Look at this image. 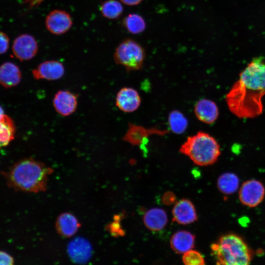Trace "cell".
Listing matches in <instances>:
<instances>
[{"label": "cell", "mask_w": 265, "mask_h": 265, "mask_svg": "<svg viewBox=\"0 0 265 265\" xmlns=\"http://www.w3.org/2000/svg\"><path fill=\"white\" fill-rule=\"evenodd\" d=\"M265 61L254 58L240 73L238 80L225 96L230 111L239 118H254L264 109Z\"/></svg>", "instance_id": "6da1fadb"}, {"label": "cell", "mask_w": 265, "mask_h": 265, "mask_svg": "<svg viewBox=\"0 0 265 265\" xmlns=\"http://www.w3.org/2000/svg\"><path fill=\"white\" fill-rule=\"evenodd\" d=\"M53 169L32 159H22L5 173L9 186L16 190L39 192L46 190Z\"/></svg>", "instance_id": "7a4b0ae2"}, {"label": "cell", "mask_w": 265, "mask_h": 265, "mask_svg": "<svg viewBox=\"0 0 265 265\" xmlns=\"http://www.w3.org/2000/svg\"><path fill=\"white\" fill-rule=\"evenodd\" d=\"M216 265H250L252 252L243 239L233 233L222 236L211 245Z\"/></svg>", "instance_id": "3957f363"}, {"label": "cell", "mask_w": 265, "mask_h": 265, "mask_svg": "<svg viewBox=\"0 0 265 265\" xmlns=\"http://www.w3.org/2000/svg\"><path fill=\"white\" fill-rule=\"evenodd\" d=\"M180 152L200 166L215 163L220 154V146L210 134L202 131L187 137L182 145Z\"/></svg>", "instance_id": "277c9868"}, {"label": "cell", "mask_w": 265, "mask_h": 265, "mask_svg": "<svg viewBox=\"0 0 265 265\" xmlns=\"http://www.w3.org/2000/svg\"><path fill=\"white\" fill-rule=\"evenodd\" d=\"M113 58L115 63L122 66L127 71H138L143 66L145 52L136 41L128 38L116 47Z\"/></svg>", "instance_id": "5b68a950"}, {"label": "cell", "mask_w": 265, "mask_h": 265, "mask_svg": "<svg viewBox=\"0 0 265 265\" xmlns=\"http://www.w3.org/2000/svg\"><path fill=\"white\" fill-rule=\"evenodd\" d=\"M265 196L264 185L255 179H250L243 183L238 191L240 202L250 208L258 206L262 202Z\"/></svg>", "instance_id": "8992f818"}, {"label": "cell", "mask_w": 265, "mask_h": 265, "mask_svg": "<svg viewBox=\"0 0 265 265\" xmlns=\"http://www.w3.org/2000/svg\"><path fill=\"white\" fill-rule=\"evenodd\" d=\"M38 50V45L35 38L28 34L18 36L13 41L12 51L14 55L21 61L29 60L33 58Z\"/></svg>", "instance_id": "52a82bcc"}, {"label": "cell", "mask_w": 265, "mask_h": 265, "mask_svg": "<svg viewBox=\"0 0 265 265\" xmlns=\"http://www.w3.org/2000/svg\"><path fill=\"white\" fill-rule=\"evenodd\" d=\"M73 24L69 13L60 9L51 11L45 19V26L48 30L55 35H60L67 32Z\"/></svg>", "instance_id": "ba28073f"}, {"label": "cell", "mask_w": 265, "mask_h": 265, "mask_svg": "<svg viewBox=\"0 0 265 265\" xmlns=\"http://www.w3.org/2000/svg\"><path fill=\"white\" fill-rule=\"evenodd\" d=\"M67 253L72 262L77 264H84L90 259L92 254L91 244L82 237H77L67 246Z\"/></svg>", "instance_id": "9c48e42d"}, {"label": "cell", "mask_w": 265, "mask_h": 265, "mask_svg": "<svg viewBox=\"0 0 265 265\" xmlns=\"http://www.w3.org/2000/svg\"><path fill=\"white\" fill-rule=\"evenodd\" d=\"M33 78L37 80H56L65 74L63 64L57 60H46L38 65L32 71Z\"/></svg>", "instance_id": "30bf717a"}, {"label": "cell", "mask_w": 265, "mask_h": 265, "mask_svg": "<svg viewBox=\"0 0 265 265\" xmlns=\"http://www.w3.org/2000/svg\"><path fill=\"white\" fill-rule=\"evenodd\" d=\"M141 97L136 90L129 87L122 88L117 92L115 104L121 111L130 113L136 110L140 106Z\"/></svg>", "instance_id": "8fae6325"}, {"label": "cell", "mask_w": 265, "mask_h": 265, "mask_svg": "<svg viewBox=\"0 0 265 265\" xmlns=\"http://www.w3.org/2000/svg\"><path fill=\"white\" fill-rule=\"evenodd\" d=\"M53 106L56 111L63 116H68L76 110L78 95L67 90H60L53 98Z\"/></svg>", "instance_id": "7c38bea8"}, {"label": "cell", "mask_w": 265, "mask_h": 265, "mask_svg": "<svg viewBox=\"0 0 265 265\" xmlns=\"http://www.w3.org/2000/svg\"><path fill=\"white\" fill-rule=\"evenodd\" d=\"M173 220L179 224L186 225L195 222L197 215L193 203L183 199L177 202L172 210Z\"/></svg>", "instance_id": "4fadbf2b"}, {"label": "cell", "mask_w": 265, "mask_h": 265, "mask_svg": "<svg viewBox=\"0 0 265 265\" xmlns=\"http://www.w3.org/2000/svg\"><path fill=\"white\" fill-rule=\"evenodd\" d=\"M168 132L156 128H146L140 125L129 123L128 129L123 137V140L132 145H139L153 134L163 135Z\"/></svg>", "instance_id": "5bb4252c"}, {"label": "cell", "mask_w": 265, "mask_h": 265, "mask_svg": "<svg viewBox=\"0 0 265 265\" xmlns=\"http://www.w3.org/2000/svg\"><path fill=\"white\" fill-rule=\"evenodd\" d=\"M194 112L198 120L207 124L213 123L219 115L217 105L208 99L198 100L194 105Z\"/></svg>", "instance_id": "9a60e30c"}, {"label": "cell", "mask_w": 265, "mask_h": 265, "mask_svg": "<svg viewBox=\"0 0 265 265\" xmlns=\"http://www.w3.org/2000/svg\"><path fill=\"white\" fill-rule=\"evenodd\" d=\"M22 74L19 67L11 62L0 66V84L8 88L17 85L21 81Z\"/></svg>", "instance_id": "2e32d148"}, {"label": "cell", "mask_w": 265, "mask_h": 265, "mask_svg": "<svg viewBox=\"0 0 265 265\" xmlns=\"http://www.w3.org/2000/svg\"><path fill=\"white\" fill-rule=\"evenodd\" d=\"M80 223L76 217L69 212L61 214L56 222V229L58 233L65 238L74 235L80 227Z\"/></svg>", "instance_id": "e0dca14e"}, {"label": "cell", "mask_w": 265, "mask_h": 265, "mask_svg": "<svg viewBox=\"0 0 265 265\" xmlns=\"http://www.w3.org/2000/svg\"><path fill=\"white\" fill-rule=\"evenodd\" d=\"M195 237L188 231L181 230L173 234L170 239V245L178 254L185 253L194 247Z\"/></svg>", "instance_id": "ac0fdd59"}, {"label": "cell", "mask_w": 265, "mask_h": 265, "mask_svg": "<svg viewBox=\"0 0 265 265\" xmlns=\"http://www.w3.org/2000/svg\"><path fill=\"white\" fill-rule=\"evenodd\" d=\"M168 221L166 212L160 208H152L148 210L143 216L146 227L153 231H158L164 228Z\"/></svg>", "instance_id": "d6986e66"}, {"label": "cell", "mask_w": 265, "mask_h": 265, "mask_svg": "<svg viewBox=\"0 0 265 265\" xmlns=\"http://www.w3.org/2000/svg\"><path fill=\"white\" fill-rule=\"evenodd\" d=\"M239 180L234 173H224L218 178L217 185L220 192L225 194L235 193L238 188Z\"/></svg>", "instance_id": "ffe728a7"}, {"label": "cell", "mask_w": 265, "mask_h": 265, "mask_svg": "<svg viewBox=\"0 0 265 265\" xmlns=\"http://www.w3.org/2000/svg\"><path fill=\"white\" fill-rule=\"evenodd\" d=\"M16 128L12 119L7 115L0 120V148L5 147L14 138Z\"/></svg>", "instance_id": "44dd1931"}, {"label": "cell", "mask_w": 265, "mask_h": 265, "mask_svg": "<svg viewBox=\"0 0 265 265\" xmlns=\"http://www.w3.org/2000/svg\"><path fill=\"white\" fill-rule=\"evenodd\" d=\"M168 123L171 131L176 134L184 133L188 127V121L186 117L180 111L172 110L168 116Z\"/></svg>", "instance_id": "7402d4cb"}, {"label": "cell", "mask_w": 265, "mask_h": 265, "mask_svg": "<svg viewBox=\"0 0 265 265\" xmlns=\"http://www.w3.org/2000/svg\"><path fill=\"white\" fill-rule=\"evenodd\" d=\"M123 25L129 32L134 34L142 32L146 27L144 18L136 13L127 15L123 20Z\"/></svg>", "instance_id": "603a6c76"}, {"label": "cell", "mask_w": 265, "mask_h": 265, "mask_svg": "<svg viewBox=\"0 0 265 265\" xmlns=\"http://www.w3.org/2000/svg\"><path fill=\"white\" fill-rule=\"evenodd\" d=\"M100 9L104 17L108 19H115L122 14L124 9L119 1L107 0L102 4Z\"/></svg>", "instance_id": "cb8c5ba5"}, {"label": "cell", "mask_w": 265, "mask_h": 265, "mask_svg": "<svg viewBox=\"0 0 265 265\" xmlns=\"http://www.w3.org/2000/svg\"><path fill=\"white\" fill-rule=\"evenodd\" d=\"M184 265H205V262L202 254L198 251L190 250L183 256Z\"/></svg>", "instance_id": "d4e9b609"}, {"label": "cell", "mask_w": 265, "mask_h": 265, "mask_svg": "<svg viewBox=\"0 0 265 265\" xmlns=\"http://www.w3.org/2000/svg\"><path fill=\"white\" fill-rule=\"evenodd\" d=\"M9 45V39L7 35L0 31V54L6 52Z\"/></svg>", "instance_id": "484cf974"}, {"label": "cell", "mask_w": 265, "mask_h": 265, "mask_svg": "<svg viewBox=\"0 0 265 265\" xmlns=\"http://www.w3.org/2000/svg\"><path fill=\"white\" fill-rule=\"evenodd\" d=\"M108 230L111 235L115 237L124 236V231L122 229L118 221H115L108 227Z\"/></svg>", "instance_id": "4316f807"}, {"label": "cell", "mask_w": 265, "mask_h": 265, "mask_svg": "<svg viewBox=\"0 0 265 265\" xmlns=\"http://www.w3.org/2000/svg\"><path fill=\"white\" fill-rule=\"evenodd\" d=\"M0 265H14L13 258L6 252L0 251Z\"/></svg>", "instance_id": "83f0119b"}, {"label": "cell", "mask_w": 265, "mask_h": 265, "mask_svg": "<svg viewBox=\"0 0 265 265\" xmlns=\"http://www.w3.org/2000/svg\"><path fill=\"white\" fill-rule=\"evenodd\" d=\"M143 0H119L121 2L129 6H134L140 3Z\"/></svg>", "instance_id": "f1b7e54d"}, {"label": "cell", "mask_w": 265, "mask_h": 265, "mask_svg": "<svg viewBox=\"0 0 265 265\" xmlns=\"http://www.w3.org/2000/svg\"><path fill=\"white\" fill-rule=\"evenodd\" d=\"M44 0H30V4L31 6L38 5Z\"/></svg>", "instance_id": "f546056e"}, {"label": "cell", "mask_w": 265, "mask_h": 265, "mask_svg": "<svg viewBox=\"0 0 265 265\" xmlns=\"http://www.w3.org/2000/svg\"><path fill=\"white\" fill-rule=\"evenodd\" d=\"M5 114L2 107L0 106V120H1Z\"/></svg>", "instance_id": "4dcf8cb0"}]
</instances>
